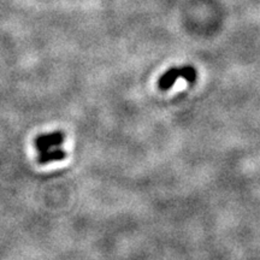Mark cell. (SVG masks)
<instances>
[{"label":"cell","instance_id":"6da1fadb","mask_svg":"<svg viewBox=\"0 0 260 260\" xmlns=\"http://www.w3.org/2000/svg\"><path fill=\"white\" fill-rule=\"evenodd\" d=\"M65 140L63 132H52L39 135L34 141L38 152V161L41 165L60 161L67 158V152L61 148Z\"/></svg>","mask_w":260,"mask_h":260},{"label":"cell","instance_id":"7a4b0ae2","mask_svg":"<svg viewBox=\"0 0 260 260\" xmlns=\"http://www.w3.org/2000/svg\"><path fill=\"white\" fill-rule=\"evenodd\" d=\"M178 79L186 80L188 83H194L197 81V70L191 65L171 68L160 76L158 81V88L160 90H169Z\"/></svg>","mask_w":260,"mask_h":260}]
</instances>
